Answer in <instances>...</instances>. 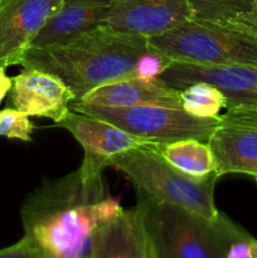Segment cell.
Wrapping results in <instances>:
<instances>
[{"label":"cell","mask_w":257,"mask_h":258,"mask_svg":"<svg viewBox=\"0 0 257 258\" xmlns=\"http://www.w3.org/2000/svg\"><path fill=\"white\" fill-rule=\"evenodd\" d=\"M123 211L101 175L80 168L44 180L28 196L20 211L24 236L37 242L49 258H83L91 254L96 229Z\"/></svg>","instance_id":"obj_1"},{"label":"cell","mask_w":257,"mask_h":258,"mask_svg":"<svg viewBox=\"0 0 257 258\" xmlns=\"http://www.w3.org/2000/svg\"><path fill=\"white\" fill-rule=\"evenodd\" d=\"M151 48L148 38L102 25L67 44L30 48L22 66L57 76L80 101L100 86L138 77L139 63Z\"/></svg>","instance_id":"obj_2"},{"label":"cell","mask_w":257,"mask_h":258,"mask_svg":"<svg viewBox=\"0 0 257 258\" xmlns=\"http://www.w3.org/2000/svg\"><path fill=\"white\" fill-rule=\"evenodd\" d=\"M135 211L151 258H226L229 247L249 233L226 214L209 221L164 203L138 189Z\"/></svg>","instance_id":"obj_3"},{"label":"cell","mask_w":257,"mask_h":258,"mask_svg":"<svg viewBox=\"0 0 257 258\" xmlns=\"http://www.w3.org/2000/svg\"><path fill=\"white\" fill-rule=\"evenodd\" d=\"M149 43L170 60L202 66L257 64V35L233 22L191 19Z\"/></svg>","instance_id":"obj_4"},{"label":"cell","mask_w":257,"mask_h":258,"mask_svg":"<svg viewBox=\"0 0 257 258\" xmlns=\"http://www.w3.org/2000/svg\"><path fill=\"white\" fill-rule=\"evenodd\" d=\"M158 146H144L118 154L110 161V166L125 174L136 189L153 198L216 221L221 214L214 204V186L218 178L201 180L185 175L166 163Z\"/></svg>","instance_id":"obj_5"},{"label":"cell","mask_w":257,"mask_h":258,"mask_svg":"<svg viewBox=\"0 0 257 258\" xmlns=\"http://www.w3.org/2000/svg\"><path fill=\"white\" fill-rule=\"evenodd\" d=\"M70 108L107 121L131 135L158 144H166L184 139H196L208 143L219 117H194L183 108L164 106L110 108L85 105L78 101H73L71 102Z\"/></svg>","instance_id":"obj_6"},{"label":"cell","mask_w":257,"mask_h":258,"mask_svg":"<svg viewBox=\"0 0 257 258\" xmlns=\"http://www.w3.org/2000/svg\"><path fill=\"white\" fill-rule=\"evenodd\" d=\"M218 178L244 174L257 179V108H228L208 140Z\"/></svg>","instance_id":"obj_7"},{"label":"cell","mask_w":257,"mask_h":258,"mask_svg":"<svg viewBox=\"0 0 257 258\" xmlns=\"http://www.w3.org/2000/svg\"><path fill=\"white\" fill-rule=\"evenodd\" d=\"M174 90L207 82L223 93L226 108H257V64L202 66L171 60L160 75Z\"/></svg>","instance_id":"obj_8"},{"label":"cell","mask_w":257,"mask_h":258,"mask_svg":"<svg viewBox=\"0 0 257 258\" xmlns=\"http://www.w3.org/2000/svg\"><path fill=\"white\" fill-rule=\"evenodd\" d=\"M55 125L70 131L83 148L85 155L80 170L86 175H101L118 154L136 148L160 145L131 135L107 121L73 110Z\"/></svg>","instance_id":"obj_9"},{"label":"cell","mask_w":257,"mask_h":258,"mask_svg":"<svg viewBox=\"0 0 257 258\" xmlns=\"http://www.w3.org/2000/svg\"><path fill=\"white\" fill-rule=\"evenodd\" d=\"M63 0H0V66L20 64Z\"/></svg>","instance_id":"obj_10"},{"label":"cell","mask_w":257,"mask_h":258,"mask_svg":"<svg viewBox=\"0 0 257 258\" xmlns=\"http://www.w3.org/2000/svg\"><path fill=\"white\" fill-rule=\"evenodd\" d=\"M13 77L10 103L13 108L28 116L50 118L60 122L71 111V102L76 101L75 93L60 78L52 73L33 67Z\"/></svg>","instance_id":"obj_11"},{"label":"cell","mask_w":257,"mask_h":258,"mask_svg":"<svg viewBox=\"0 0 257 258\" xmlns=\"http://www.w3.org/2000/svg\"><path fill=\"white\" fill-rule=\"evenodd\" d=\"M191 18L186 0H117L105 25L116 32L149 39Z\"/></svg>","instance_id":"obj_12"},{"label":"cell","mask_w":257,"mask_h":258,"mask_svg":"<svg viewBox=\"0 0 257 258\" xmlns=\"http://www.w3.org/2000/svg\"><path fill=\"white\" fill-rule=\"evenodd\" d=\"M117 0H63L54 15L38 33L30 48L67 44L105 25Z\"/></svg>","instance_id":"obj_13"},{"label":"cell","mask_w":257,"mask_h":258,"mask_svg":"<svg viewBox=\"0 0 257 258\" xmlns=\"http://www.w3.org/2000/svg\"><path fill=\"white\" fill-rule=\"evenodd\" d=\"M78 102L97 107L130 108L138 106H164L181 108L180 91L158 80L125 78L100 86Z\"/></svg>","instance_id":"obj_14"},{"label":"cell","mask_w":257,"mask_h":258,"mask_svg":"<svg viewBox=\"0 0 257 258\" xmlns=\"http://www.w3.org/2000/svg\"><path fill=\"white\" fill-rule=\"evenodd\" d=\"M92 258H151L135 208L103 222L92 238Z\"/></svg>","instance_id":"obj_15"},{"label":"cell","mask_w":257,"mask_h":258,"mask_svg":"<svg viewBox=\"0 0 257 258\" xmlns=\"http://www.w3.org/2000/svg\"><path fill=\"white\" fill-rule=\"evenodd\" d=\"M158 151L165 159L166 163L185 175L201 180L211 176L218 178L213 154L208 143L196 139H184L160 144L158 146Z\"/></svg>","instance_id":"obj_16"},{"label":"cell","mask_w":257,"mask_h":258,"mask_svg":"<svg viewBox=\"0 0 257 258\" xmlns=\"http://www.w3.org/2000/svg\"><path fill=\"white\" fill-rule=\"evenodd\" d=\"M181 108L199 118H217L222 108H226L223 93L207 82H198L180 90Z\"/></svg>","instance_id":"obj_17"},{"label":"cell","mask_w":257,"mask_h":258,"mask_svg":"<svg viewBox=\"0 0 257 258\" xmlns=\"http://www.w3.org/2000/svg\"><path fill=\"white\" fill-rule=\"evenodd\" d=\"M194 19L232 22L257 9V0H186Z\"/></svg>","instance_id":"obj_18"},{"label":"cell","mask_w":257,"mask_h":258,"mask_svg":"<svg viewBox=\"0 0 257 258\" xmlns=\"http://www.w3.org/2000/svg\"><path fill=\"white\" fill-rule=\"evenodd\" d=\"M34 123L29 116L15 108H4L0 111V136L20 141H32Z\"/></svg>","instance_id":"obj_19"},{"label":"cell","mask_w":257,"mask_h":258,"mask_svg":"<svg viewBox=\"0 0 257 258\" xmlns=\"http://www.w3.org/2000/svg\"><path fill=\"white\" fill-rule=\"evenodd\" d=\"M0 258H49L37 242L24 236L19 242L0 249Z\"/></svg>","instance_id":"obj_20"},{"label":"cell","mask_w":257,"mask_h":258,"mask_svg":"<svg viewBox=\"0 0 257 258\" xmlns=\"http://www.w3.org/2000/svg\"><path fill=\"white\" fill-rule=\"evenodd\" d=\"M253 239V237L249 234L248 237H244V238L234 242L229 247V251L226 258H249V256H251V244Z\"/></svg>","instance_id":"obj_21"},{"label":"cell","mask_w":257,"mask_h":258,"mask_svg":"<svg viewBox=\"0 0 257 258\" xmlns=\"http://www.w3.org/2000/svg\"><path fill=\"white\" fill-rule=\"evenodd\" d=\"M232 22L257 35V9L253 10V12L246 13L243 15H239L238 18H236Z\"/></svg>","instance_id":"obj_22"},{"label":"cell","mask_w":257,"mask_h":258,"mask_svg":"<svg viewBox=\"0 0 257 258\" xmlns=\"http://www.w3.org/2000/svg\"><path fill=\"white\" fill-rule=\"evenodd\" d=\"M13 86V78L5 72V67L0 66V103H2L3 98H5L7 93L9 92L10 88Z\"/></svg>","instance_id":"obj_23"},{"label":"cell","mask_w":257,"mask_h":258,"mask_svg":"<svg viewBox=\"0 0 257 258\" xmlns=\"http://www.w3.org/2000/svg\"><path fill=\"white\" fill-rule=\"evenodd\" d=\"M249 258H257V239H253L251 244V256Z\"/></svg>","instance_id":"obj_24"},{"label":"cell","mask_w":257,"mask_h":258,"mask_svg":"<svg viewBox=\"0 0 257 258\" xmlns=\"http://www.w3.org/2000/svg\"><path fill=\"white\" fill-rule=\"evenodd\" d=\"M83 258H92V257H91V254H90V256H86V257H83Z\"/></svg>","instance_id":"obj_25"}]
</instances>
